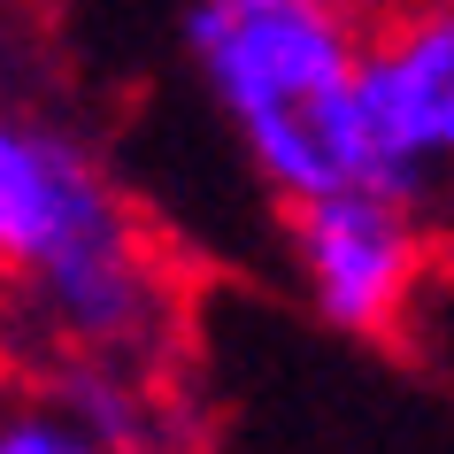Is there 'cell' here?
Masks as SVG:
<instances>
[{"instance_id": "cell-1", "label": "cell", "mask_w": 454, "mask_h": 454, "mask_svg": "<svg viewBox=\"0 0 454 454\" xmlns=\"http://www.w3.org/2000/svg\"><path fill=\"white\" fill-rule=\"evenodd\" d=\"M0 286L54 355L169 370L177 278L93 146L0 108Z\"/></svg>"}, {"instance_id": "cell-2", "label": "cell", "mask_w": 454, "mask_h": 454, "mask_svg": "<svg viewBox=\"0 0 454 454\" xmlns=\"http://www.w3.org/2000/svg\"><path fill=\"white\" fill-rule=\"evenodd\" d=\"M185 54L247 169L278 200L370 185L362 162V24L347 0H192Z\"/></svg>"}, {"instance_id": "cell-3", "label": "cell", "mask_w": 454, "mask_h": 454, "mask_svg": "<svg viewBox=\"0 0 454 454\" xmlns=\"http://www.w3.org/2000/svg\"><path fill=\"white\" fill-rule=\"evenodd\" d=\"M286 254H293L301 301L332 332L401 339L431 270V231H424V208H408L401 192L339 185L286 208Z\"/></svg>"}, {"instance_id": "cell-4", "label": "cell", "mask_w": 454, "mask_h": 454, "mask_svg": "<svg viewBox=\"0 0 454 454\" xmlns=\"http://www.w3.org/2000/svg\"><path fill=\"white\" fill-rule=\"evenodd\" d=\"M355 108L370 185L408 208L454 192V0H416L385 31H362Z\"/></svg>"}, {"instance_id": "cell-5", "label": "cell", "mask_w": 454, "mask_h": 454, "mask_svg": "<svg viewBox=\"0 0 454 454\" xmlns=\"http://www.w3.org/2000/svg\"><path fill=\"white\" fill-rule=\"evenodd\" d=\"M39 378L54 385V401L70 408L108 454H192V424L162 401V370L54 355V370H39Z\"/></svg>"}, {"instance_id": "cell-6", "label": "cell", "mask_w": 454, "mask_h": 454, "mask_svg": "<svg viewBox=\"0 0 454 454\" xmlns=\"http://www.w3.org/2000/svg\"><path fill=\"white\" fill-rule=\"evenodd\" d=\"M0 454H108V447L54 401L47 378H24L0 385Z\"/></svg>"}]
</instances>
